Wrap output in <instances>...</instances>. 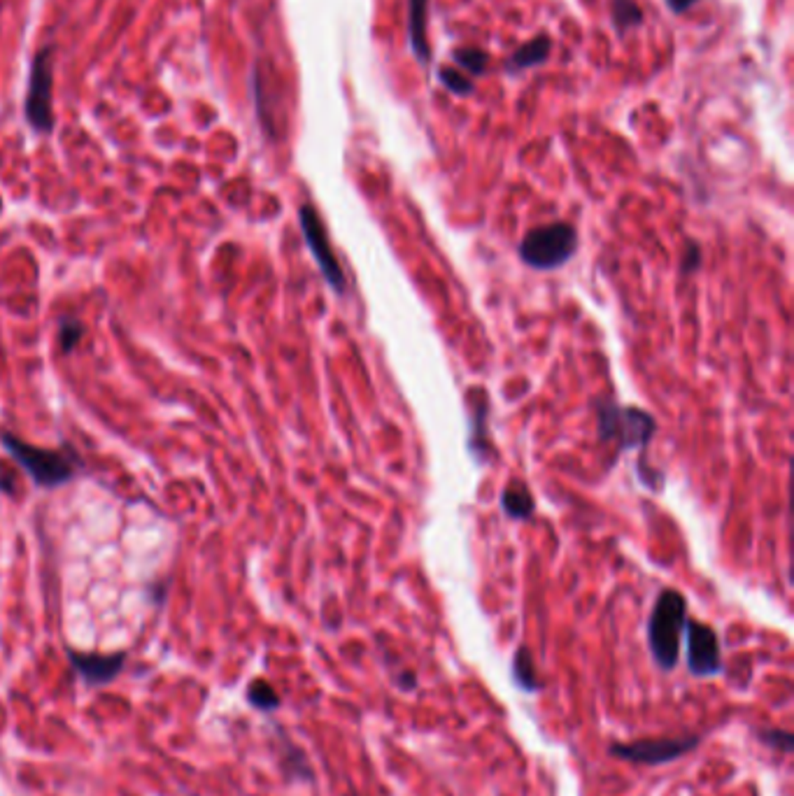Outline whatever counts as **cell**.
I'll return each mask as SVG.
<instances>
[{
  "mask_svg": "<svg viewBox=\"0 0 794 796\" xmlns=\"http://www.w3.org/2000/svg\"><path fill=\"white\" fill-rule=\"evenodd\" d=\"M688 622V601L676 590L657 596L648 622V643L659 668L671 671L681 659V638Z\"/></svg>",
  "mask_w": 794,
  "mask_h": 796,
  "instance_id": "6da1fadb",
  "label": "cell"
},
{
  "mask_svg": "<svg viewBox=\"0 0 794 796\" xmlns=\"http://www.w3.org/2000/svg\"><path fill=\"white\" fill-rule=\"evenodd\" d=\"M3 445H5L7 455L24 468L26 475L38 487L54 490V487L71 482L78 475V461H75V457L63 455L61 449L38 448V445L24 442L21 438H14L13 433H3Z\"/></svg>",
  "mask_w": 794,
  "mask_h": 796,
  "instance_id": "7a4b0ae2",
  "label": "cell"
},
{
  "mask_svg": "<svg viewBox=\"0 0 794 796\" xmlns=\"http://www.w3.org/2000/svg\"><path fill=\"white\" fill-rule=\"evenodd\" d=\"M601 440H615L617 449H646L650 445L657 422L646 410L634 406H620L611 398H601L597 403Z\"/></svg>",
  "mask_w": 794,
  "mask_h": 796,
  "instance_id": "3957f363",
  "label": "cell"
},
{
  "mask_svg": "<svg viewBox=\"0 0 794 796\" xmlns=\"http://www.w3.org/2000/svg\"><path fill=\"white\" fill-rule=\"evenodd\" d=\"M578 249V230L571 224L555 222V224L536 226L522 238L517 254L522 264H527L534 271H555L562 268L566 261L573 259Z\"/></svg>",
  "mask_w": 794,
  "mask_h": 796,
  "instance_id": "277c9868",
  "label": "cell"
},
{
  "mask_svg": "<svg viewBox=\"0 0 794 796\" xmlns=\"http://www.w3.org/2000/svg\"><path fill=\"white\" fill-rule=\"evenodd\" d=\"M298 222H301V230H303V238L308 242V249L313 254V259L317 261L320 265V272L324 275L326 284L331 287L336 294H345V272L340 268L338 259H336V254H333L331 245H329V238H326V230L324 224H322L320 214L314 210V205L305 203L301 205L298 210Z\"/></svg>",
  "mask_w": 794,
  "mask_h": 796,
  "instance_id": "5b68a950",
  "label": "cell"
},
{
  "mask_svg": "<svg viewBox=\"0 0 794 796\" xmlns=\"http://www.w3.org/2000/svg\"><path fill=\"white\" fill-rule=\"evenodd\" d=\"M26 119L36 130L49 133L54 126L52 114V49L38 52L30 68L29 96H26Z\"/></svg>",
  "mask_w": 794,
  "mask_h": 796,
  "instance_id": "8992f818",
  "label": "cell"
},
{
  "mask_svg": "<svg viewBox=\"0 0 794 796\" xmlns=\"http://www.w3.org/2000/svg\"><path fill=\"white\" fill-rule=\"evenodd\" d=\"M699 745V736L688 738H657V741H636V743H615L611 748V755L623 757V759L634 761V764H646V767H659L669 764L678 757L688 755Z\"/></svg>",
  "mask_w": 794,
  "mask_h": 796,
  "instance_id": "52a82bcc",
  "label": "cell"
},
{
  "mask_svg": "<svg viewBox=\"0 0 794 796\" xmlns=\"http://www.w3.org/2000/svg\"><path fill=\"white\" fill-rule=\"evenodd\" d=\"M685 636H688V668L697 678H711L723 671L720 659V641L717 633L704 622H685Z\"/></svg>",
  "mask_w": 794,
  "mask_h": 796,
  "instance_id": "ba28073f",
  "label": "cell"
},
{
  "mask_svg": "<svg viewBox=\"0 0 794 796\" xmlns=\"http://www.w3.org/2000/svg\"><path fill=\"white\" fill-rule=\"evenodd\" d=\"M68 657H71L75 671L84 678V683L89 684L113 683L119 673H121L126 661L124 652H117V655H94V652H75V649H71Z\"/></svg>",
  "mask_w": 794,
  "mask_h": 796,
  "instance_id": "9c48e42d",
  "label": "cell"
},
{
  "mask_svg": "<svg viewBox=\"0 0 794 796\" xmlns=\"http://www.w3.org/2000/svg\"><path fill=\"white\" fill-rule=\"evenodd\" d=\"M429 0H408V40L422 65L431 61V47L427 38Z\"/></svg>",
  "mask_w": 794,
  "mask_h": 796,
  "instance_id": "30bf717a",
  "label": "cell"
},
{
  "mask_svg": "<svg viewBox=\"0 0 794 796\" xmlns=\"http://www.w3.org/2000/svg\"><path fill=\"white\" fill-rule=\"evenodd\" d=\"M550 49H552V42H550V38H546V36L524 42L522 47H517L515 52L510 54V59L506 61V71L522 72V71H527V68L543 65L547 59H550Z\"/></svg>",
  "mask_w": 794,
  "mask_h": 796,
  "instance_id": "8fae6325",
  "label": "cell"
},
{
  "mask_svg": "<svg viewBox=\"0 0 794 796\" xmlns=\"http://www.w3.org/2000/svg\"><path fill=\"white\" fill-rule=\"evenodd\" d=\"M534 496L529 494L527 484L520 480L508 482V487L501 494V507H504L506 517L515 519V522H527L534 515Z\"/></svg>",
  "mask_w": 794,
  "mask_h": 796,
  "instance_id": "7c38bea8",
  "label": "cell"
},
{
  "mask_svg": "<svg viewBox=\"0 0 794 796\" xmlns=\"http://www.w3.org/2000/svg\"><path fill=\"white\" fill-rule=\"evenodd\" d=\"M475 403V413H473V431H471V440H469V449L473 459L478 464H487L489 461V442H487V401H485V394L481 391V398Z\"/></svg>",
  "mask_w": 794,
  "mask_h": 796,
  "instance_id": "4fadbf2b",
  "label": "cell"
},
{
  "mask_svg": "<svg viewBox=\"0 0 794 796\" xmlns=\"http://www.w3.org/2000/svg\"><path fill=\"white\" fill-rule=\"evenodd\" d=\"M513 678H515V683L520 684L524 691L540 690L534 657H531L529 648H524V645H522V648L517 649V655L513 657Z\"/></svg>",
  "mask_w": 794,
  "mask_h": 796,
  "instance_id": "5bb4252c",
  "label": "cell"
},
{
  "mask_svg": "<svg viewBox=\"0 0 794 796\" xmlns=\"http://www.w3.org/2000/svg\"><path fill=\"white\" fill-rule=\"evenodd\" d=\"M611 14H613V24H615V29L620 30V33L643 24V10L636 5L634 0H613Z\"/></svg>",
  "mask_w": 794,
  "mask_h": 796,
  "instance_id": "9a60e30c",
  "label": "cell"
},
{
  "mask_svg": "<svg viewBox=\"0 0 794 796\" xmlns=\"http://www.w3.org/2000/svg\"><path fill=\"white\" fill-rule=\"evenodd\" d=\"M452 59H455V63L459 65V68H464V71L471 72V75H482V72L487 71V63H489V56L478 47L455 49Z\"/></svg>",
  "mask_w": 794,
  "mask_h": 796,
  "instance_id": "2e32d148",
  "label": "cell"
},
{
  "mask_svg": "<svg viewBox=\"0 0 794 796\" xmlns=\"http://www.w3.org/2000/svg\"><path fill=\"white\" fill-rule=\"evenodd\" d=\"M247 699L249 703L255 708H259V710H275V708L280 706L278 691H275L266 680H255V683L249 684Z\"/></svg>",
  "mask_w": 794,
  "mask_h": 796,
  "instance_id": "e0dca14e",
  "label": "cell"
},
{
  "mask_svg": "<svg viewBox=\"0 0 794 796\" xmlns=\"http://www.w3.org/2000/svg\"><path fill=\"white\" fill-rule=\"evenodd\" d=\"M84 333V326L79 324L78 319H61L59 324V345L65 354L72 352V349L78 348L79 338Z\"/></svg>",
  "mask_w": 794,
  "mask_h": 796,
  "instance_id": "ac0fdd59",
  "label": "cell"
},
{
  "mask_svg": "<svg viewBox=\"0 0 794 796\" xmlns=\"http://www.w3.org/2000/svg\"><path fill=\"white\" fill-rule=\"evenodd\" d=\"M439 80L445 84V87L450 88L452 94H459V96H469L473 91V80L464 75V72H456L450 71V68H443L439 72Z\"/></svg>",
  "mask_w": 794,
  "mask_h": 796,
  "instance_id": "d6986e66",
  "label": "cell"
},
{
  "mask_svg": "<svg viewBox=\"0 0 794 796\" xmlns=\"http://www.w3.org/2000/svg\"><path fill=\"white\" fill-rule=\"evenodd\" d=\"M757 736L762 738V743L781 750V752H790V750H792L794 738L790 732H782V729H762Z\"/></svg>",
  "mask_w": 794,
  "mask_h": 796,
  "instance_id": "ffe728a7",
  "label": "cell"
},
{
  "mask_svg": "<svg viewBox=\"0 0 794 796\" xmlns=\"http://www.w3.org/2000/svg\"><path fill=\"white\" fill-rule=\"evenodd\" d=\"M697 3H699V0H666V5H669V10L673 14L690 13Z\"/></svg>",
  "mask_w": 794,
  "mask_h": 796,
  "instance_id": "44dd1931",
  "label": "cell"
},
{
  "mask_svg": "<svg viewBox=\"0 0 794 796\" xmlns=\"http://www.w3.org/2000/svg\"><path fill=\"white\" fill-rule=\"evenodd\" d=\"M697 265H699V252L692 247L688 249V261H682V268H685V271H694Z\"/></svg>",
  "mask_w": 794,
  "mask_h": 796,
  "instance_id": "7402d4cb",
  "label": "cell"
},
{
  "mask_svg": "<svg viewBox=\"0 0 794 796\" xmlns=\"http://www.w3.org/2000/svg\"><path fill=\"white\" fill-rule=\"evenodd\" d=\"M398 684H401L404 690H413V687H415V675H413V673H405V675H401Z\"/></svg>",
  "mask_w": 794,
  "mask_h": 796,
  "instance_id": "603a6c76",
  "label": "cell"
},
{
  "mask_svg": "<svg viewBox=\"0 0 794 796\" xmlns=\"http://www.w3.org/2000/svg\"><path fill=\"white\" fill-rule=\"evenodd\" d=\"M350 796H355V794H350Z\"/></svg>",
  "mask_w": 794,
  "mask_h": 796,
  "instance_id": "cb8c5ba5",
  "label": "cell"
}]
</instances>
